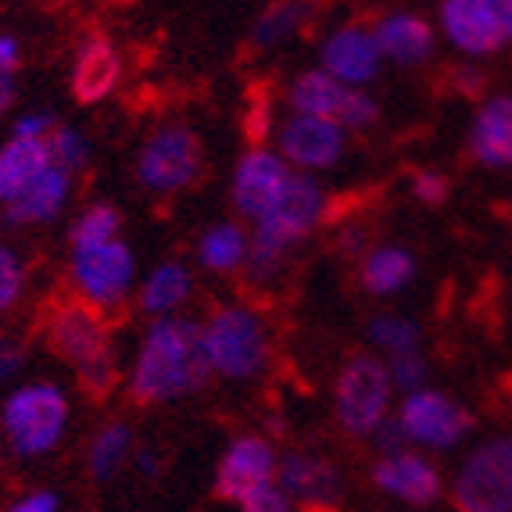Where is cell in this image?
I'll return each instance as SVG.
<instances>
[{
  "label": "cell",
  "instance_id": "obj_18",
  "mask_svg": "<svg viewBox=\"0 0 512 512\" xmlns=\"http://www.w3.org/2000/svg\"><path fill=\"white\" fill-rule=\"evenodd\" d=\"M119 83V51L108 36H86L72 65V94L79 104H97Z\"/></svg>",
  "mask_w": 512,
  "mask_h": 512
},
{
  "label": "cell",
  "instance_id": "obj_2",
  "mask_svg": "<svg viewBox=\"0 0 512 512\" xmlns=\"http://www.w3.org/2000/svg\"><path fill=\"white\" fill-rule=\"evenodd\" d=\"M69 427V398L54 384H26L8 394L0 409V430L18 459L54 452Z\"/></svg>",
  "mask_w": 512,
  "mask_h": 512
},
{
  "label": "cell",
  "instance_id": "obj_1",
  "mask_svg": "<svg viewBox=\"0 0 512 512\" xmlns=\"http://www.w3.org/2000/svg\"><path fill=\"white\" fill-rule=\"evenodd\" d=\"M212 376L205 333L190 319H158L147 330L137 366L129 376V398L137 405L180 402L197 394Z\"/></svg>",
  "mask_w": 512,
  "mask_h": 512
},
{
  "label": "cell",
  "instance_id": "obj_15",
  "mask_svg": "<svg viewBox=\"0 0 512 512\" xmlns=\"http://www.w3.org/2000/svg\"><path fill=\"white\" fill-rule=\"evenodd\" d=\"M291 180V172L287 165L269 151H248L240 158L237 165V176H233V201H237V212L240 215H251V219H262L269 208L276 205V197L283 194Z\"/></svg>",
  "mask_w": 512,
  "mask_h": 512
},
{
  "label": "cell",
  "instance_id": "obj_33",
  "mask_svg": "<svg viewBox=\"0 0 512 512\" xmlns=\"http://www.w3.org/2000/svg\"><path fill=\"white\" fill-rule=\"evenodd\" d=\"M387 373H391V384L402 387L405 394L423 391V384H427V362H423V355H419V351H402V355H391V362H387Z\"/></svg>",
  "mask_w": 512,
  "mask_h": 512
},
{
  "label": "cell",
  "instance_id": "obj_36",
  "mask_svg": "<svg viewBox=\"0 0 512 512\" xmlns=\"http://www.w3.org/2000/svg\"><path fill=\"white\" fill-rule=\"evenodd\" d=\"M412 194H416L423 205H444L448 194H452V183H448V176H441V172H434V169H419V172H412Z\"/></svg>",
  "mask_w": 512,
  "mask_h": 512
},
{
  "label": "cell",
  "instance_id": "obj_17",
  "mask_svg": "<svg viewBox=\"0 0 512 512\" xmlns=\"http://www.w3.org/2000/svg\"><path fill=\"white\" fill-rule=\"evenodd\" d=\"M280 151L287 162L301 169H326L344 154V133L337 122L316 119V115H294L280 129Z\"/></svg>",
  "mask_w": 512,
  "mask_h": 512
},
{
  "label": "cell",
  "instance_id": "obj_4",
  "mask_svg": "<svg viewBox=\"0 0 512 512\" xmlns=\"http://www.w3.org/2000/svg\"><path fill=\"white\" fill-rule=\"evenodd\" d=\"M391 373L373 355H355L344 362L333 387V416L348 437H373L391 409Z\"/></svg>",
  "mask_w": 512,
  "mask_h": 512
},
{
  "label": "cell",
  "instance_id": "obj_28",
  "mask_svg": "<svg viewBox=\"0 0 512 512\" xmlns=\"http://www.w3.org/2000/svg\"><path fill=\"white\" fill-rule=\"evenodd\" d=\"M305 15H308V4H301V0H280V4H273L255 22V29H251V47H276L280 40L298 33Z\"/></svg>",
  "mask_w": 512,
  "mask_h": 512
},
{
  "label": "cell",
  "instance_id": "obj_10",
  "mask_svg": "<svg viewBox=\"0 0 512 512\" xmlns=\"http://www.w3.org/2000/svg\"><path fill=\"white\" fill-rule=\"evenodd\" d=\"M291 104L298 115H316V119L337 122V126L362 129L376 122V104L355 86L333 79L330 72H305L291 86Z\"/></svg>",
  "mask_w": 512,
  "mask_h": 512
},
{
  "label": "cell",
  "instance_id": "obj_39",
  "mask_svg": "<svg viewBox=\"0 0 512 512\" xmlns=\"http://www.w3.org/2000/svg\"><path fill=\"white\" fill-rule=\"evenodd\" d=\"M22 362H26V351H22V344H18L15 337H8V333H0V384H4V380H11V376L22 369Z\"/></svg>",
  "mask_w": 512,
  "mask_h": 512
},
{
  "label": "cell",
  "instance_id": "obj_3",
  "mask_svg": "<svg viewBox=\"0 0 512 512\" xmlns=\"http://www.w3.org/2000/svg\"><path fill=\"white\" fill-rule=\"evenodd\" d=\"M201 333H205L212 373L226 376V380H255L269 366V355H273L269 333H265L262 319L248 308H219Z\"/></svg>",
  "mask_w": 512,
  "mask_h": 512
},
{
  "label": "cell",
  "instance_id": "obj_19",
  "mask_svg": "<svg viewBox=\"0 0 512 512\" xmlns=\"http://www.w3.org/2000/svg\"><path fill=\"white\" fill-rule=\"evenodd\" d=\"M323 65L341 83H369L380 72V47L362 29H341L323 47Z\"/></svg>",
  "mask_w": 512,
  "mask_h": 512
},
{
  "label": "cell",
  "instance_id": "obj_14",
  "mask_svg": "<svg viewBox=\"0 0 512 512\" xmlns=\"http://www.w3.org/2000/svg\"><path fill=\"white\" fill-rule=\"evenodd\" d=\"M376 491L398 498L405 505H416V509H427L441 498L444 480L437 473V466L430 459L416 452H398V455H384V459L373 462L369 470Z\"/></svg>",
  "mask_w": 512,
  "mask_h": 512
},
{
  "label": "cell",
  "instance_id": "obj_38",
  "mask_svg": "<svg viewBox=\"0 0 512 512\" xmlns=\"http://www.w3.org/2000/svg\"><path fill=\"white\" fill-rule=\"evenodd\" d=\"M373 444L380 448V455H398V452H405L409 437H405V430H402V423H398V419H384V423L376 427Z\"/></svg>",
  "mask_w": 512,
  "mask_h": 512
},
{
  "label": "cell",
  "instance_id": "obj_46",
  "mask_svg": "<svg viewBox=\"0 0 512 512\" xmlns=\"http://www.w3.org/2000/svg\"><path fill=\"white\" fill-rule=\"evenodd\" d=\"M509 219H512V201H509Z\"/></svg>",
  "mask_w": 512,
  "mask_h": 512
},
{
  "label": "cell",
  "instance_id": "obj_23",
  "mask_svg": "<svg viewBox=\"0 0 512 512\" xmlns=\"http://www.w3.org/2000/svg\"><path fill=\"white\" fill-rule=\"evenodd\" d=\"M65 197H69V172L61 169H47L26 194L11 201L8 205V222L11 226H33V222H47L61 212L65 205Z\"/></svg>",
  "mask_w": 512,
  "mask_h": 512
},
{
  "label": "cell",
  "instance_id": "obj_24",
  "mask_svg": "<svg viewBox=\"0 0 512 512\" xmlns=\"http://www.w3.org/2000/svg\"><path fill=\"white\" fill-rule=\"evenodd\" d=\"M416 262L405 248H380L369 251L362 262V287L369 294H398L402 287H409Z\"/></svg>",
  "mask_w": 512,
  "mask_h": 512
},
{
  "label": "cell",
  "instance_id": "obj_44",
  "mask_svg": "<svg viewBox=\"0 0 512 512\" xmlns=\"http://www.w3.org/2000/svg\"><path fill=\"white\" fill-rule=\"evenodd\" d=\"M15 97H18V86H15V72H8V69H0V115L15 104Z\"/></svg>",
  "mask_w": 512,
  "mask_h": 512
},
{
  "label": "cell",
  "instance_id": "obj_34",
  "mask_svg": "<svg viewBox=\"0 0 512 512\" xmlns=\"http://www.w3.org/2000/svg\"><path fill=\"white\" fill-rule=\"evenodd\" d=\"M22 283H26L22 262L8 248H0V312H8L15 305L18 294H22Z\"/></svg>",
  "mask_w": 512,
  "mask_h": 512
},
{
  "label": "cell",
  "instance_id": "obj_30",
  "mask_svg": "<svg viewBox=\"0 0 512 512\" xmlns=\"http://www.w3.org/2000/svg\"><path fill=\"white\" fill-rule=\"evenodd\" d=\"M369 341L376 348H384L387 355H402V351H416L419 344V326L405 316H376L369 323Z\"/></svg>",
  "mask_w": 512,
  "mask_h": 512
},
{
  "label": "cell",
  "instance_id": "obj_9",
  "mask_svg": "<svg viewBox=\"0 0 512 512\" xmlns=\"http://www.w3.org/2000/svg\"><path fill=\"white\" fill-rule=\"evenodd\" d=\"M398 423H402L409 441L423 444V448H437V452L455 448L473 430V416L466 405H459L441 391H427V387L405 394Z\"/></svg>",
  "mask_w": 512,
  "mask_h": 512
},
{
  "label": "cell",
  "instance_id": "obj_6",
  "mask_svg": "<svg viewBox=\"0 0 512 512\" xmlns=\"http://www.w3.org/2000/svg\"><path fill=\"white\" fill-rule=\"evenodd\" d=\"M326 212V197L316 183L308 180V176H291L283 194L276 197V205L258 219V230H255V248L262 251H273V255H283V251L298 244L301 237L312 233L319 219Z\"/></svg>",
  "mask_w": 512,
  "mask_h": 512
},
{
  "label": "cell",
  "instance_id": "obj_41",
  "mask_svg": "<svg viewBox=\"0 0 512 512\" xmlns=\"http://www.w3.org/2000/svg\"><path fill=\"white\" fill-rule=\"evenodd\" d=\"M54 129V119L47 111H36V115H26V119H18L15 126V137L18 140H47V133Z\"/></svg>",
  "mask_w": 512,
  "mask_h": 512
},
{
  "label": "cell",
  "instance_id": "obj_8",
  "mask_svg": "<svg viewBox=\"0 0 512 512\" xmlns=\"http://www.w3.org/2000/svg\"><path fill=\"white\" fill-rule=\"evenodd\" d=\"M43 341L72 369H83L86 362L111 351L108 319L97 312V305H86V301H61L54 312H47Z\"/></svg>",
  "mask_w": 512,
  "mask_h": 512
},
{
  "label": "cell",
  "instance_id": "obj_12",
  "mask_svg": "<svg viewBox=\"0 0 512 512\" xmlns=\"http://www.w3.org/2000/svg\"><path fill=\"white\" fill-rule=\"evenodd\" d=\"M72 280H76L79 294L90 305H115V301L126 298L129 283H133V255L119 240L94 244V248H76V255H72Z\"/></svg>",
  "mask_w": 512,
  "mask_h": 512
},
{
  "label": "cell",
  "instance_id": "obj_31",
  "mask_svg": "<svg viewBox=\"0 0 512 512\" xmlns=\"http://www.w3.org/2000/svg\"><path fill=\"white\" fill-rule=\"evenodd\" d=\"M76 380L86 398H94V402L111 398V391L119 387V359H115V351H104L101 359L86 362L83 369H76Z\"/></svg>",
  "mask_w": 512,
  "mask_h": 512
},
{
  "label": "cell",
  "instance_id": "obj_5",
  "mask_svg": "<svg viewBox=\"0 0 512 512\" xmlns=\"http://www.w3.org/2000/svg\"><path fill=\"white\" fill-rule=\"evenodd\" d=\"M459 512H512V437H495L473 448L452 480Z\"/></svg>",
  "mask_w": 512,
  "mask_h": 512
},
{
  "label": "cell",
  "instance_id": "obj_25",
  "mask_svg": "<svg viewBox=\"0 0 512 512\" xmlns=\"http://www.w3.org/2000/svg\"><path fill=\"white\" fill-rule=\"evenodd\" d=\"M133 455V434H129L126 423H108V427L97 430V437L90 441V452H86V470L97 484L111 480L122 470V462Z\"/></svg>",
  "mask_w": 512,
  "mask_h": 512
},
{
  "label": "cell",
  "instance_id": "obj_37",
  "mask_svg": "<svg viewBox=\"0 0 512 512\" xmlns=\"http://www.w3.org/2000/svg\"><path fill=\"white\" fill-rule=\"evenodd\" d=\"M444 79L452 83V90L459 97H480L487 90V76L480 69H473V65H452Z\"/></svg>",
  "mask_w": 512,
  "mask_h": 512
},
{
  "label": "cell",
  "instance_id": "obj_35",
  "mask_svg": "<svg viewBox=\"0 0 512 512\" xmlns=\"http://www.w3.org/2000/svg\"><path fill=\"white\" fill-rule=\"evenodd\" d=\"M240 512H294V502L280 491V484H262L258 491L240 498Z\"/></svg>",
  "mask_w": 512,
  "mask_h": 512
},
{
  "label": "cell",
  "instance_id": "obj_26",
  "mask_svg": "<svg viewBox=\"0 0 512 512\" xmlns=\"http://www.w3.org/2000/svg\"><path fill=\"white\" fill-rule=\"evenodd\" d=\"M190 294V273L183 265L169 262L158 265L151 276H147L144 291H140V308L151 312V316H162V312H172L183 298Z\"/></svg>",
  "mask_w": 512,
  "mask_h": 512
},
{
  "label": "cell",
  "instance_id": "obj_32",
  "mask_svg": "<svg viewBox=\"0 0 512 512\" xmlns=\"http://www.w3.org/2000/svg\"><path fill=\"white\" fill-rule=\"evenodd\" d=\"M47 154H51V165L61 172H76L86 165V158H90V147H86V140L79 137L76 129H65V126H54L51 133H47Z\"/></svg>",
  "mask_w": 512,
  "mask_h": 512
},
{
  "label": "cell",
  "instance_id": "obj_43",
  "mask_svg": "<svg viewBox=\"0 0 512 512\" xmlns=\"http://www.w3.org/2000/svg\"><path fill=\"white\" fill-rule=\"evenodd\" d=\"M133 462H137V470L144 473V477H158V473H162V459H158L154 448H140V452L133 455Z\"/></svg>",
  "mask_w": 512,
  "mask_h": 512
},
{
  "label": "cell",
  "instance_id": "obj_29",
  "mask_svg": "<svg viewBox=\"0 0 512 512\" xmlns=\"http://www.w3.org/2000/svg\"><path fill=\"white\" fill-rule=\"evenodd\" d=\"M122 215L111 205H94L90 212H83L72 226V248H94V244H108L119 233Z\"/></svg>",
  "mask_w": 512,
  "mask_h": 512
},
{
  "label": "cell",
  "instance_id": "obj_45",
  "mask_svg": "<svg viewBox=\"0 0 512 512\" xmlns=\"http://www.w3.org/2000/svg\"><path fill=\"white\" fill-rule=\"evenodd\" d=\"M305 512H337L333 505H305Z\"/></svg>",
  "mask_w": 512,
  "mask_h": 512
},
{
  "label": "cell",
  "instance_id": "obj_22",
  "mask_svg": "<svg viewBox=\"0 0 512 512\" xmlns=\"http://www.w3.org/2000/svg\"><path fill=\"white\" fill-rule=\"evenodd\" d=\"M51 169V154L43 140H11L0 147V201L11 205L26 194L43 172Z\"/></svg>",
  "mask_w": 512,
  "mask_h": 512
},
{
  "label": "cell",
  "instance_id": "obj_42",
  "mask_svg": "<svg viewBox=\"0 0 512 512\" xmlns=\"http://www.w3.org/2000/svg\"><path fill=\"white\" fill-rule=\"evenodd\" d=\"M18 65H22V47H18L15 36L0 33V69L18 72Z\"/></svg>",
  "mask_w": 512,
  "mask_h": 512
},
{
  "label": "cell",
  "instance_id": "obj_27",
  "mask_svg": "<svg viewBox=\"0 0 512 512\" xmlns=\"http://www.w3.org/2000/svg\"><path fill=\"white\" fill-rule=\"evenodd\" d=\"M197 258H201V265L212 269V273H230V269H237V265L248 258V240H244V233H240L233 222H219V226H212V230L201 237Z\"/></svg>",
  "mask_w": 512,
  "mask_h": 512
},
{
  "label": "cell",
  "instance_id": "obj_21",
  "mask_svg": "<svg viewBox=\"0 0 512 512\" xmlns=\"http://www.w3.org/2000/svg\"><path fill=\"white\" fill-rule=\"evenodd\" d=\"M380 58H391L398 65H419L434 54V29L419 15H391L373 33Z\"/></svg>",
  "mask_w": 512,
  "mask_h": 512
},
{
  "label": "cell",
  "instance_id": "obj_11",
  "mask_svg": "<svg viewBox=\"0 0 512 512\" xmlns=\"http://www.w3.org/2000/svg\"><path fill=\"white\" fill-rule=\"evenodd\" d=\"M197 169H201V144L183 126L158 129L137 158L140 183L151 190H162V194L165 190H183L187 183H194Z\"/></svg>",
  "mask_w": 512,
  "mask_h": 512
},
{
  "label": "cell",
  "instance_id": "obj_16",
  "mask_svg": "<svg viewBox=\"0 0 512 512\" xmlns=\"http://www.w3.org/2000/svg\"><path fill=\"white\" fill-rule=\"evenodd\" d=\"M276 484L291 502L333 505L341 498V473L330 459L312 452H287L276 466Z\"/></svg>",
  "mask_w": 512,
  "mask_h": 512
},
{
  "label": "cell",
  "instance_id": "obj_40",
  "mask_svg": "<svg viewBox=\"0 0 512 512\" xmlns=\"http://www.w3.org/2000/svg\"><path fill=\"white\" fill-rule=\"evenodd\" d=\"M8 512H61V498L54 491H29V495L15 498Z\"/></svg>",
  "mask_w": 512,
  "mask_h": 512
},
{
  "label": "cell",
  "instance_id": "obj_7",
  "mask_svg": "<svg viewBox=\"0 0 512 512\" xmlns=\"http://www.w3.org/2000/svg\"><path fill=\"white\" fill-rule=\"evenodd\" d=\"M448 40L466 54H495L512 43V0H444Z\"/></svg>",
  "mask_w": 512,
  "mask_h": 512
},
{
  "label": "cell",
  "instance_id": "obj_20",
  "mask_svg": "<svg viewBox=\"0 0 512 512\" xmlns=\"http://www.w3.org/2000/svg\"><path fill=\"white\" fill-rule=\"evenodd\" d=\"M470 154L487 169L512 165V97H491L470 133Z\"/></svg>",
  "mask_w": 512,
  "mask_h": 512
},
{
  "label": "cell",
  "instance_id": "obj_13",
  "mask_svg": "<svg viewBox=\"0 0 512 512\" xmlns=\"http://www.w3.org/2000/svg\"><path fill=\"white\" fill-rule=\"evenodd\" d=\"M276 466H280V455H276V448L265 437H237L219 459L215 495L222 502H240V498L258 491L262 484H276Z\"/></svg>",
  "mask_w": 512,
  "mask_h": 512
}]
</instances>
